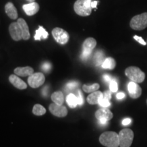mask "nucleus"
Segmentation results:
<instances>
[{
	"label": "nucleus",
	"instance_id": "2f4dec72",
	"mask_svg": "<svg viewBox=\"0 0 147 147\" xmlns=\"http://www.w3.org/2000/svg\"><path fill=\"white\" fill-rule=\"evenodd\" d=\"M103 78H104V81L106 82H109V83L113 80V79L112 78V77L110 76V75H108V74H104V76H103Z\"/></svg>",
	"mask_w": 147,
	"mask_h": 147
},
{
	"label": "nucleus",
	"instance_id": "58836bf2",
	"mask_svg": "<svg viewBox=\"0 0 147 147\" xmlns=\"http://www.w3.org/2000/svg\"><path fill=\"white\" fill-rule=\"evenodd\" d=\"M27 1H30V2H31V3H32V2H34V1H35V0H27Z\"/></svg>",
	"mask_w": 147,
	"mask_h": 147
},
{
	"label": "nucleus",
	"instance_id": "7c9ffc66",
	"mask_svg": "<svg viewBox=\"0 0 147 147\" xmlns=\"http://www.w3.org/2000/svg\"><path fill=\"white\" fill-rule=\"evenodd\" d=\"M134 40H136L137 42H138L140 45H146V42L144 41V40H143V38H142V37H140V36H134Z\"/></svg>",
	"mask_w": 147,
	"mask_h": 147
},
{
	"label": "nucleus",
	"instance_id": "6e6552de",
	"mask_svg": "<svg viewBox=\"0 0 147 147\" xmlns=\"http://www.w3.org/2000/svg\"><path fill=\"white\" fill-rule=\"evenodd\" d=\"M45 81V77L42 73H35L29 76L28 83L31 87L38 88L42 86Z\"/></svg>",
	"mask_w": 147,
	"mask_h": 147
},
{
	"label": "nucleus",
	"instance_id": "0eeeda50",
	"mask_svg": "<svg viewBox=\"0 0 147 147\" xmlns=\"http://www.w3.org/2000/svg\"><path fill=\"white\" fill-rule=\"evenodd\" d=\"M52 34L56 42L60 45H65L69 40L68 33L60 27H55V29H53Z\"/></svg>",
	"mask_w": 147,
	"mask_h": 147
},
{
	"label": "nucleus",
	"instance_id": "a211bd4d",
	"mask_svg": "<svg viewBox=\"0 0 147 147\" xmlns=\"http://www.w3.org/2000/svg\"><path fill=\"white\" fill-rule=\"evenodd\" d=\"M104 97V95L101 91H95L87 97V102L90 104H97L101 98Z\"/></svg>",
	"mask_w": 147,
	"mask_h": 147
},
{
	"label": "nucleus",
	"instance_id": "393cba45",
	"mask_svg": "<svg viewBox=\"0 0 147 147\" xmlns=\"http://www.w3.org/2000/svg\"><path fill=\"white\" fill-rule=\"evenodd\" d=\"M33 113L38 116H42L46 113V109L40 104H36L33 108Z\"/></svg>",
	"mask_w": 147,
	"mask_h": 147
},
{
	"label": "nucleus",
	"instance_id": "c9c22d12",
	"mask_svg": "<svg viewBox=\"0 0 147 147\" xmlns=\"http://www.w3.org/2000/svg\"><path fill=\"white\" fill-rule=\"evenodd\" d=\"M125 97V94L124 93H123V92H120V93L117 94V98L118 100H123Z\"/></svg>",
	"mask_w": 147,
	"mask_h": 147
},
{
	"label": "nucleus",
	"instance_id": "c756f323",
	"mask_svg": "<svg viewBox=\"0 0 147 147\" xmlns=\"http://www.w3.org/2000/svg\"><path fill=\"white\" fill-rule=\"evenodd\" d=\"M42 68L44 71H46V72H47V71H49L51 69V63H49V62H45V63H44L43 64H42Z\"/></svg>",
	"mask_w": 147,
	"mask_h": 147
},
{
	"label": "nucleus",
	"instance_id": "ea45409f",
	"mask_svg": "<svg viewBox=\"0 0 147 147\" xmlns=\"http://www.w3.org/2000/svg\"><path fill=\"white\" fill-rule=\"evenodd\" d=\"M146 103H147V100H146Z\"/></svg>",
	"mask_w": 147,
	"mask_h": 147
},
{
	"label": "nucleus",
	"instance_id": "5701e85b",
	"mask_svg": "<svg viewBox=\"0 0 147 147\" xmlns=\"http://www.w3.org/2000/svg\"><path fill=\"white\" fill-rule=\"evenodd\" d=\"M100 88V84L97 83H95L92 85H87L84 84L82 86V89L86 93H93V92L97 91Z\"/></svg>",
	"mask_w": 147,
	"mask_h": 147
},
{
	"label": "nucleus",
	"instance_id": "f3484780",
	"mask_svg": "<svg viewBox=\"0 0 147 147\" xmlns=\"http://www.w3.org/2000/svg\"><path fill=\"white\" fill-rule=\"evenodd\" d=\"M14 73L16 74V75L20 76H31V75L34 74V69L32 67H29V66H27V67H16V68L14 70Z\"/></svg>",
	"mask_w": 147,
	"mask_h": 147
},
{
	"label": "nucleus",
	"instance_id": "39448f33",
	"mask_svg": "<svg viewBox=\"0 0 147 147\" xmlns=\"http://www.w3.org/2000/svg\"><path fill=\"white\" fill-rule=\"evenodd\" d=\"M134 134L130 129H124L119 132V146L120 147H130L133 142Z\"/></svg>",
	"mask_w": 147,
	"mask_h": 147
},
{
	"label": "nucleus",
	"instance_id": "f8f14e48",
	"mask_svg": "<svg viewBox=\"0 0 147 147\" xmlns=\"http://www.w3.org/2000/svg\"><path fill=\"white\" fill-rule=\"evenodd\" d=\"M95 117H96L97 120L105 119V120L109 121L113 119V115L109 109H107L106 108H103L99 109L95 113Z\"/></svg>",
	"mask_w": 147,
	"mask_h": 147
},
{
	"label": "nucleus",
	"instance_id": "bb28decb",
	"mask_svg": "<svg viewBox=\"0 0 147 147\" xmlns=\"http://www.w3.org/2000/svg\"><path fill=\"white\" fill-rule=\"evenodd\" d=\"M99 105L100 106H102L103 108H108L110 106V101L107 100V99L104 98V97H102V98H101L100 101H99Z\"/></svg>",
	"mask_w": 147,
	"mask_h": 147
},
{
	"label": "nucleus",
	"instance_id": "72a5a7b5",
	"mask_svg": "<svg viewBox=\"0 0 147 147\" xmlns=\"http://www.w3.org/2000/svg\"><path fill=\"white\" fill-rule=\"evenodd\" d=\"M42 95H43L45 97L48 96V95H49V87L47 86V87L44 88V89H42Z\"/></svg>",
	"mask_w": 147,
	"mask_h": 147
},
{
	"label": "nucleus",
	"instance_id": "1a4fd4ad",
	"mask_svg": "<svg viewBox=\"0 0 147 147\" xmlns=\"http://www.w3.org/2000/svg\"><path fill=\"white\" fill-rule=\"evenodd\" d=\"M9 32L11 38L15 41H20L23 39L21 29L17 22H14L10 24L9 27Z\"/></svg>",
	"mask_w": 147,
	"mask_h": 147
},
{
	"label": "nucleus",
	"instance_id": "f03ea898",
	"mask_svg": "<svg viewBox=\"0 0 147 147\" xmlns=\"http://www.w3.org/2000/svg\"><path fill=\"white\" fill-rule=\"evenodd\" d=\"M91 0H76L74 5L75 12L79 16H88L91 14Z\"/></svg>",
	"mask_w": 147,
	"mask_h": 147
},
{
	"label": "nucleus",
	"instance_id": "2eb2a0df",
	"mask_svg": "<svg viewBox=\"0 0 147 147\" xmlns=\"http://www.w3.org/2000/svg\"><path fill=\"white\" fill-rule=\"evenodd\" d=\"M9 80L12 85L14 86L18 89H27V84L23 80H22L20 78L15 75H10L9 77Z\"/></svg>",
	"mask_w": 147,
	"mask_h": 147
},
{
	"label": "nucleus",
	"instance_id": "7ed1b4c3",
	"mask_svg": "<svg viewBox=\"0 0 147 147\" xmlns=\"http://www.w3.org/2000/svg\"><path fill=\"white\" fill-rule=\"evenodd\" d=\"M125 74L132 82L136 83H141L145 79V74L139 67L135 66L127 67L125 71Z\"/></svg>",
	"mask_w": 147,
	"mask_h": 147
},
{
	"label": "nucleus",
	"instance_id": "f257e3e1",
	"mask_svg": "<svg viewBox=\"0 0 147 147\" xmlns=\"http://www.w3.org/2000/svg\"><path fill=\"white\" fill-rule=\"evenodd\" d=\"M101 144L106 147H119V134L114 131H106L103 133L100 137Z\"/></svg>",
	"mask_w": 147,
	"mask_h": 147
},
{
	"label": "nucleus",
	"instance_id": "9d476101",
	"mask_svg": "<svg viewBox=\"0 0 147 147\" xmlns=\"http://www.w3.org/2000/svg\"><path fill=\"white\" fill-rule=\"evenodd\" d=\"M49 110L53 115L58 117H64L67 114V110L65 106L56 104H51L49 106Z\"/></svg>",
	"mask_w": 147,
	"mask_h": 147
},
{
	"label": "nucleus",
	"instance_id": "423d86ee",
	"mask_svg": "<svg viewBox=\"0 0 147 147\" xmlns=\"http://www.w3.org/2000/svg\"><path fill=\"white\" fill-rule=\"evenodd\" d=\"M96 45L97 42L93 38H88L84 40L82 45V53L81 55L82 60H87L89 59Z\"/></svg>",
	"mask_w": 147,
	"mask_h": 147
},
{
	"label": "nucleus",
	"instance_id": "412c9836",
	"mask_svg": "<svg viewBox=\"0 0 147 147\" xmlns=\"http://www.w3.org/2000/svg\"><path fill=\"white\" fill-rule=\"evenodd\" d=\"M66 101H67V104H68V106L71 108H76V106L78 105V102L77 96L76 95H75L74 94H72V93H70V94L67 95Z\"/></svg>",
	"mask_w": 147,
	"mask_h": 147
},
{
	"label": "nucleus",
	"instance_id": "f704fd0d",
	"mask_svg": "<svg viewBox=\"0 0 147 147\" xmlns=\"http://www.w3.org/2000/svg\"><path fill=\"white\" fill-rule=\"evenodd\" d=\"M131 123V119H125L122 121V124L123 125H128Z\"/></svg>",
	"mask_w": 147,
	"mask_h": 147
},
{
	"label": "nucleus",
	"instance_id": "6ab92c4d",
	"mask_svg": "<svg viewBox=\"0 0 147 147\" xmlns=\"http://www.w3.org/2000/svg\"><path fill=\"white\" fill-rule=\"evenodd\" d=\"M53 102L57 105H62L64 101L63 94L61 91H56L51 96Z\"/></svg>",
	"mask_w": 147,
	"mask_h": 147
},
{
	"label": "nucleus",
	"instance_id": "b1692460",
	"mask_svg": "<svg viewBox=\"0 0 147 147\" xmlns=\"http://www.w3.org/2000/svg\"><path fill=\"white\" fill-rule=\"evenodd\" d=\"M104 55L102 51H97L94 57V61L95 62V64H96V65L98 66V65H102L103 62L104 61Z\"/></svg>",
	"mask_w": 147,
	"mask_h": 147
},
{
	"label": "nucleus",
	"instance_id": "aec40b11",
	"mask_svg": "<svg viewBox=\"0 0 147 147\" xmlns=\"http://www.w3.org/2000/svg\"><path fill=\"white\" fill-rule=\"evenodd\" d=\"M49 36V34L42 26H40L38 30H36L34 39L36 40H40L42 39H47Z\"/></svg>",
	"mask_w": 147,
	"mask_h": 147
},
{
	"label": "nucleus",
	"instance_id": "e433bc0d",
	"mask_svg": "<svg viewBox=\"0 0 147 147\" xmlns=\"http://www.w3.org/2000/svg\"><path fill=\"white\" fill-rule=\"evenodd\" d=\"M99 123L102 125H106L108 124V121L107 120H105V119H101V120H98Z\"/></svg>",
	"mask_w": 147,
	"mask_h": 147
},
{
	"label": "nucleus",
	"instance_id": "c85d7f7f",
	"mask_svg": "<svg viewBox=\"0 0 147 147\" xmlns=\"http://www.w3.org/2000/svg\"><path fill=\"white\" fill-rule=\"evenodd\" d=\"M77 98H78V105H82L84 102L83 97H82V95L81 93V91L78 90L77 91Z\"/></svg>",
	"mask_w": 147,
	"mask_h": 147
},
{
	"label": "nucleus",
	"instance_id": "4be33fe9",
	"mask_svg": "<svg viewBox=\"0 0 147 147\" xmlns=\"http://www.w3.org/2000/svg\"><path fill=\"white\" fill-rule=\"evenodd\" d=\"M116 66V62L115 60L112 57L106 58L104 61L103 62L102 67L104 69H113Z\"/></svg>",
	"mask_w": 147,
	"mask_h": 147
},
{
	"label": "nucleus",
	"instance_id": "20e7f679",
	"mask_svg": "<svg viewBox=\"0 0 147 147\" xmlns=\"http://www.w3.org/2000/svg\"><path fill=\"white\" fill-rule=\"evenodd\" d=\"M130 27L134 30L141 31L147 27V12L134 16L129 23Z\"/></svg>",
	"mask_w": 147,
	"mask_h": 147
},
{
	"label": "nucleus",
	"instance_id": "ddd939ff",
	"mask_svg": "<svg viewBox=\"0 0 147 147\" xmlns=\"http://www.w3.org/2000/svg\"><path fill=\"white\" fill-rule=\"evenodd\" d=\"M23 9L25 11L27 15L33 16L36 14L40 10V5L38 3L32 2L29 4H25L23 5Z\"/></svg>",
	"mask_w": 147,
	"mask_h": 147
},
{
	"label": "nucleus",
	"instance_id": "a878e982",
	"mask_svg": "<svg viewBox=\"0 0 147 147\" xmlns=\"http://www.w3.org/2000/svg\"><path fill=\"white\" fill-rule=\"evenodd\" d=\"M79 85V83L77 82H68L65 86V90L66 91H71V90H74V89H76V87H78Z\"/></svg>",
	"mask_w": 147,
	"mask_h": 147
},
{
	"label": "nucleus",
	"instance_id": "473e14b6",
	"mask_svg": "<svg viewBox=\"0 0 147 147\" xmlns=\"http://www.w3.org/2000/svg\"><path fill=\"white\" fill-rule=\"evenodd\" d=\"M103 95H104V98L107 99V100H110V99H111V92L109 91H105Z\"/></svg>",
	"mask_w": 147,
	"mask_h": 147
},
{
	"label": "nucleus",
	"instance_id": "dca6fc26",
	"mask_svg": "<svg viewBox=\"0 0 147 147\" xmlns=\"http://www.w3.org/2000/svg\"><path fill=\"white\" fill-rule=\"evenodd\" d=\"M5 12L11 19L15 20L18 17V12L16 8L12 3L8 2L5 5Z\"/></svg>",
	"mask_w": 147,
	"mask_h": 147
},
{
	"label": "nucleus",
	"instance_id": "9b49d317",
	"mask_svg": "<svg viewBox=\"0 0 147 147\" xmlns=\"http://www.w3.org/2000/svg\"><path fill=\"white\" fill-rule=\"evenodd\" d=\"M128 91L130 97L133 99H137L142 94V89L136 82H130L128 84Z\"/></svg>",
	"mask_w": 147,
	"mask_h": 147
},
{
	"label": "nucleus",
	"instance_id": "4c0bfd02",
	"mask_svg": "<svg viewBox=\"0 0 147 147\" xmlns=\"http://www.w3.org/2000/svg\"><path fill=\"white\" fill-rule=\"evenodd\" d=\"M97 1H92V2H91V8H96V7H97Z\"/></svg>",
	"mask_w": 147,
	"mask_h": 147
},
{
	"label": "nucleus",
	"instance_id": "4468645a",
	"mask_svg": "<svg viewBox=\"0 0 147 147\" xmlns=\"http://www.w3.org/2000/svg\"><path fill=\"white\" fill-rule=\"evenodd\" d=\"M17 23L19 25L22 31V36H23V40H27L30 38V33H29V27L27 25L26 21L23 18H18Z\"/></svg>",
	"mask_w": 147,
	"mask_h": 147
},
{
	"label": "nucleus",
	"instance_id": "cd10ccee",
	"mask_svg": "<svg viewBox=\"0 0 147 147\" xmlns=\"http://www.w3.org/2000/svg\"><path fill=\"white\" fill-rule=\"evenodd\" d=\"M110 90L113 93H115L118 91V84L115 79H113L111 82H110Z\"/></svg>",
	"mask_w": 147,
	"mask_h": 147
}]
</instances>
